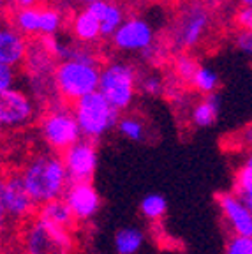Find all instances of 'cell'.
<instances>
[{"label":"cell","mask_w":252,"mask_h":254,"mask_svg":"<svg viewBox=\"0 0 252 254\" xmlns=\"http://www.w3.org/2000/svg\"><path fill=\"white\" fill-rule=\"evenodd\" d=\"M138 88L141 94L148 95V97H159V95H162L166 92V83L159 74L150 72V74L139 78Z\"/></svg>","instance_id":"cell-25"},{"label":"cell","mask_w":252,"mask_h":254,"mask_svg":"<svg viewBox=\"0 0 252 254\" xmlns=\"http://www.w3.org/2000/svg\"><path fill=\"white\" fill-rule=\"evenodd\" d=\"M215 201L231 235L252 237V212L245 198L235 190H226L215 196Z\"/></svg>","instance_id":"cell-12"},{"label":"cell","mask_w":252,"mask_h":254,"mask_svg":"<svg viewBox=\"0 0 252 254\" xmlns=\"http://www.w3.org/2000/svg\"><path fill=\"white\" fill-rule=\"evenodd\" d=\"M28 59V44L25 36L12 25H4L0 30V65L18 67Z\"/></svg>","instance_id":"cell-14"},{"label":"cell","mask_w":252,"mask_h":254,"mask_svg":"<svg viewBox=\"0 0 252 254\" xmlns=\"http://www.w3.org/2000/svg\"><path fill=\"white\" fill-rule=\"evenodd\" d=\"M245 201H247L249 208H251V212H252V196H251V198H245Z\"/></svg>","instance_id":"cell-34"},{"label":"cell","mask_w":252,"mask_h":254,"mask_svg":"<svg viewBox=\"0 0 252 254\" xmlns=\"http://www.w3.org/2000/svg\"><path fill=\"white\" fill-rule=\"evenodd\" d=\"M210 9L205 2H192L178 18L177 28H175V44L180 50H190L196 48L206 36L210 28Z\"/></svg>","instance_id":"cell-8"},{"label":"cell","mask_w":252,"mask_h":254,"mask_svg":"<svg viewBox=\"0 0 252 254\" xmlns=\"http://www.w3.org/2000/svg\"><path fill=\"white\" fill-rule=\"evenodd\" d=\"M235 23L238 25L240 30H251L252 32V9L251 7H240L235 14Z\"/></svg>","instance_id":"cell-29"},{"label":"cell","mask_w":252,"mask_h":254,"mask_svg":"<svg viewBox=\"0 0 252 254\" xmlns=\"http://www.w3.org/2000/svg\"><path fill=\"white\" fill-rule=\"evenodd\" d=\"M72 111L79 124L85 139L97 141L110 131L117 129L120 122V111L115 110L101 92L87 95L72 104Z\"/></svg>","instance_id":"cell-4"},{"label":"cell","mask_w":252,"mask_h":254,"mask_svg":"<svg viewBox=\"0 0 252 254\" xmlns=\"http://www.w3.org/2000/svg\"><path fill=\"white\" fill-rule=\"evenodd\" d=\"M12 254H25V253H12Z\"/></svg>","instance_id":"cell-35"},{"label":"cell","mask_w":252,"mask_h":254,"mask_svg":"<svg viewBox=\"0 0 252 254\" xmlns=\"http://www.w3.org/2000/svg\"><path fill=\"white\" fill-rule=\"evenodd\" d=\"M76 2H79V4H85V7L90 4H94V2H99V0H76Z\"/></svg>","instance_id":"cell-33"},{"label":"cell","mask_w":252,"mask_h":254,"mask_svg":"<svg viewBox=\"0 0 252 254\" xmlns=\"http://www.w3.org/2000/svg\"><path fill=\"white\" fill-rule=\"evenodd\" d=\"M36 119V104L27 92L11 88L0 94V124L4 129H21Z\"/></svg>","instance_id":"cell-9"},{"label":"cell","mask_w":252,"mask_h":254,"mask_svg":"<svg viewBox=\"0 0 252 254\" xmlns=\"http://www.w3.org/2000/svg\"><path fill=\"white\" fill-rule=\"evenodd\" d=\"M145 246V233L139 228H120L113 237V247L117 254H138Z\"/></svg>","instance_id":"cell-19"},{"label":"cell","mask_w":252,"mask_h":254,"mask_svg":"<svg viewBox=\"0 0 252 254\" xmlns=\"http://www.w3.org/2000/svg\"><path fill=\"white\" fill-rule=\"evenodd\" d=\"M14 81H16L14 67H9V65H0V94H2V92L11 90V88H14Z\"/></svg>","instance_id":"cell-28"},{"label":"cell","mask_w":252,"mask_h":254,"mask_svg":"<svg viewBox=\"0 0 252 254\" xmlns=\"http://www.w3.org/2000/svg\"><path fill=\"white\" fill-rule=\"evenodd\" d=\"M43 0H14V5L18 9H27V7H39Z\"/></svg>","instance_id":"cell-31"},{"label":"cell","mask_w":252,"mask_h":254,"mask_svg":"<svg viewBox=\"0 0 252 254\" xmlns=\"http://www.w3.org/2000/svg\"><path fill=\"white\" fill-rule=\"evenodd\" d=\"M111 43L119 52L146 53L155 44L154 27L143 18H127L122 27L115 32V36L111 37Z\"/></svg>","instance_id":"cell-11"},{"label":"cell","mask_w":252,"mask_h":254,"mask_svg":"<svg viewBox=\"0 0 252 254\" xmlns=\"http://www.w3.org/2000/svg\"><path fill=\"white\" fill-rule=\"evenodd\" d=\"M139 214L150 222L162 221L168 214V199L159 192H150L139 201Z\"/></svg>","instance_id":"cell-20"},{"label":"cell","mask_w":252,"mask_h":254,"mask_svg":"<svg viewBox=\"0 0 252 254\" xmlns=\"http://www.w3.org/2000/svg\"><path fill=\"white\" fill-rule=\"evenodd\" d=\"M138 72L134 65L127 62H110L101 67L99 92L108 99V103L119 111L129 110L136 92H138Z\"/></svg>","instance_id":"cell-5"},{"label":"cell","mask_w":252,"mask_h":254,"mask_svg":"<svg viewBox=\"0 0 252 254\" xmlns=\"http://www.w3.org/2000/svg\"><path fill=\"white\" fill-rule=\"evenodd\" d=\"M221 113V97L219 94L203 95L189 111L190 124L197 129H208L219 119Z\"/></svg>","instance_id":"cell-17"},{"label":"cell","mask_w":252,"mask_h":254,"mask_svg":"<svg viewBox=\"0 0 252 254\" xmlns=\"http://www.w3.org/2000/svg\"><path fill=\"white\" fill-rule=\"evenodd\" d=\"M201 64L197 62L194 57H190L189 53H180V55L175 57L173 62V72L177 76V79L180 83H192L194 76H196L197 69H199Z\"/></svg>","instance_id":"cell-24"},{"label":"cell","mask_w":252,"mask_h":254,"mask_svg":"<svg viewBox=\"0 0 252 254\" xmlns=\"http://www.w3.org/2000/svg\"><path fill=\"white\" fill-rule=\"evenodd\" d=\"M67 175L71 182H92L99 164V152L95 141L83 138L62 154Z\"/></svg>","instance_id":"cell-10"},{"label":"cell","mask_w":252,"mask_h":254,"mask_svg":"<svg viewBox=\"0 0 252 254\" xmlns=\"http://www.w3.org/2000/svg\"><path fill=\"white\" fill-rule=\"evenodd\" d=\"M238 136H240V139H238V141H242V145H244L245 148H249V152H251L252 150V124L245 126Z\"/></svg>","instance_id":"cell-30"},{"label":"cell","mask_w":252,"mask_h":254,"mask_svg":"<svg viewBox=\"0 0 252 254\" xmlns=\"http://www.w3.org/2000/svg\"><path fill=\"white\" fill-rule=\"evenodd\" d=\"M63 199L71 208L76 222L92 221L103 206V198L92 182H71Z\"/></svg>","instance_id":"cell-13"},{"label":"cell","mask_w":252,"mask_h":254,"mask_svg":"<svg viewBox=\"0 0 252 254\" xmlns=\"http://www.w3.org/2000/svg\"><path fill=\"white\" fill-rule=\"evenodd\" d=\"M20 173L25 187L37 206L63 198L71 184L62 155H57L55 152L32 155L25 161Z\"/></svg>","instance_id":"cell-1"},{"label":"cell","mask_w":252,"mask_h":254,"mask_svg":"<svg viewBox=\"0 0 252 254\" xmlns=\"http://www.w3.org/2000/svg\"><path fill=\"white\" fill-rule=\"evenodd\" d=\"M101 67L79 60H63L55 65L53 87L65 103H78L87 95L99 92Z\"/></svg>","instance_id":"cell-3"},{"label":"cell","mask_w":252,"mask_h":254,"mask_svg":"<svg viewBox=\"0 0 252 254\" xmlns=\"http://www.w3.org/2000/svg\"><path fill=\"white\" fill-rule=\"evenodd\" d=\"M235 48L242 55L252 57V32L251 30H238L235 36Z\"/></svg>","instance_id":"cell-27"},{"label":"cell","mask_w":252,"mask_h":254,"mask_svg":"<svg viewBox=\"0 0 252 254\" xmlns=\"http://www.w3.org/2000/svg\"><path fill=\"white\" fill-rule=\"evenodd\" d=\"M192 85L201 95H212L217 94V88L221 85V78L217 74V71L210 65H199L196 76L192 79Z\"/></svg>","instance_id":"cell-21"},{"label":"cell","mask_w":252,"mask_h":254,"mask_svg":"<svg viewBox=\"0 0 252 254\" xmlns=\"http://www.w3.org/2000/svg\"><path fill=\"white\" fill-rule=\"evenodd\" d=\"M233 190L240 194L242 198H251L252 196V150L244 159V163L238 166L235 173V187Z\"/></svg>","instance_id":"cell-23"},{"label":"cell","mask_w":252,"mask_h":254,"mask_svg":"<svg viewBox=\"0 0 252 254\" xmlns=\"http://www.w3.org/2000/svg\"><path fill=\"white\" fill-rule=\"evenodd\" d=\"M39 132L52 152H65L83 139L74 111L69 108H53L41 117Z\"/></svg>","instance_id":"cell-7"},{"label":"cell","mask_w":252,"mask_h":254,"mask_svg":"<svg viewBox=\"0 0 252 254\" xmlns=\"http://www.w3.org/2000/svg\"><path fill=\"white\" fill-rule=\"evenodd\" d=\"M117 131L126 139L132 143H141L146 138V126L139 117L136 115H124L120 117V122L117 126Z\"/></svg>","instance_id":"cell-22"},{"label":"cell","mask_w":252,"mask_h":254,"mask_svg":"<svg viewBox=\"0 0 252 254\" xmlns=\"http://www.w3.org/2000/svg\"><path fill=\"white\" fill-rule=\"evenodd\" d=\"M240 7H251L252 9V0H238Z\"/></svg>","instance_id":"cell-32"},{"label":"cell","mask_w":252,"mask_h":254,"mask_svg":"<svg viewBox=\"0 0 252 254\" xmlns=\"http://www.w3.org/2000/svg\"><path fill=\"white\" fill-rule=\"evenodd\" d=\"M36 215L43 219V221L53 224V226H59V228H63V230H71V231L74 230L76 219L63 198L53 199V201H48V203H44V205H41Z\"/></svg>","instance_id":"cell-18"},{"label":"cell","mask_w":252,"mask_h":254,"mask_svg":"<svg viewBox=\"0 0 252 254\" xmlns=\"http://www.w3.org/2000/svg\"><path fill=\"white\" fill-rule=\"evenodd\" d=\"M224 254H252V237L231 235L226 242Z\"/></svg>","instance_id":"cell-26"},{"label":"cell","mask_w":252,"mask_h":254,"mask_svg":"<svg viewBox=\"0 0 252 254\" xmlns=\"http://www.w3.org/2000/svg\"><path fill=\"white\" fill-rule=\"evenodd\" d=\"M71 32H72V36L76 37V41L81 44H92L103 37L101 21H99L87 7H83L81 11H78L72 16Z\"/></svg>","instance_id":"cell-16"},{"label":"cell","mask_w":252,"mask_h":254,"mask_svg":"<svg viewBox=\"0 0 252 254\" xmlns=\"http://www.w3.org/2000/svg\"><path fill=\"white\" fill-rule=\"evenodd\" d=\"M37 203L25 187L20 171H9L0 184V214L4 222L25 224L36 217Z\"/></svg>","instance_id":"cell-6"},{"label":"cell","mask_w":252,"mask_h":254,"mask_svg":"<svg viewBox=\"0 0 252 254\" xmlns=\"http://www.w3.org/2000/svg\"><path fill=\"white\" fill-rule=\"evenodd\" d=\"M87 9L101 21L103 37H113L115 32L119 30L124 25V21L127 20L124 9L113 0H99V2L87 5Z\"/></svg>","instance_id":"cell-15"},{"label":"cell","mask_w":252,"mask_h":254,"mask_svg":"<svg viewBox=\"0 0 252 254\" xmlns=\"http://www.w3.org/2000/svg\"><path fill=\"white\" fill-rule=\"evenodd\" d=\"M20 244L25 254H76L72 231L53 226L37 215L23 224Z\"/></svg>","instance_id":"cell-2"}]
</instances>
